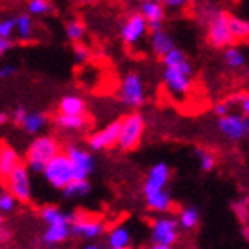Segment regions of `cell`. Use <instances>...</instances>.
Returning <instances> with one entry per match:
<instances>
[{"label":"cell","instance_id":"obj_16","mask_svg":"<svg viewBox=\"0 0 249 249\" xmlns=\"http://www.w3.org/2000/svg\"><path fill=\"white\" fill-rule=\"evenodd\" d=\"M23 156L16 147H12L7 142H0V180H7L19 166H23Z\"/></svg>","mask_w":249,"mask_h":249},{"label":"cell","instance_id":"obj_10","mask_svg":"<svg viewBox=\"0 0 249 249\" xmlns=\"http://www.w3.org/2000/svg\"><path fill=\"white\" fill-rule=\"evenodd\" d=\"M147 36L149 26L139 11H132L124 16V19L120 24V38L124 47L137 49Z\"/></svg>","mask_w":249,"mask_h":249},{"label":"cell","instance_id":"obj_46","mask_svg":"<svg viewBox=\"0 0 249 249\" xmlns=\"http://www.w3.org/2000/svg\"><path fill=\"white\" fill-rule=\"evenodd\" d=\"M140 4H144V2H163V0H137Z\"/></svg>","mask_w":249,"mask_h":249},{"label":"cell","instance_id":"obj_49","mask_svg":"<svg viewBox=\"0 0 249 249\" xmlns=\"http://www.w3.org/2000/svg\"><path fill=\"white\" fill-rule=\"evenodd\" d=\"M126 249H132V248H126Z\"/></svg>","mask_w":249,"mask_h":249},{"label":"cell","instance_id":"obj_13","mask_svg":"<svg viewBox=\"0 0 249 249\" xmlns=\"http://www.w3.org/2000/svg\"><path fill=\"white\" fill-rule=\"evenodd\" d=\"M5 189L14 196L18 202L28 204V202L33 199V180H31L30 170H28L24 164L18 168L12 175L7 177V180H5Z\"/></svg>","mask_w":249,"mask_h":249},{"label":"cell","instance_id":"obj_8","mask_svg":"<svg viewBox=\"0 0 249 249\" xmlns=\"http://www.w3.org/2000/svg\"><path fill=\"white\" fill-rule=\"evenodd\" d=\"M149 235H151L152 244L173 248L180 239V225L177 222V218L171 214L154 216L151 225H149Z\"/></svg>","mask_w":249,"mask_h":249},{"label":"cell","instance_id":"obj_29","mask_svg":"<svg viewBox=\"0 0 249 249\" xmlns=\"http://www.w3.org/2000/svg\"><path fill=\"white\" fill-rule=\"evenodd\" d=\"M90 191H92V185L89 180H73L62 191V196L66 199H83L90 194Z\"/></svg>","mask_w":249,"mask_h":249},{"label":"cell","instance_id":"obj_12","mask_svg":"<svg viewBox=\"0 0 249 249\" xmlns=\"http://www.w3.org/2000/svg\"><path fill=\"white\" fill-rule=\"evenodd\" d=\"M216 128L220 135L229 142H242L249 137V118L232 111L222 118H216Z\"/></svg>","mask_w":249,"mask_h":249},{"label":"cell","instance_id":"obj_43","mask_svg":"<svg viewBox=\"0 0 249 249\" xmlns=\"http://www.w3.org/2000/svg\"><path fill=\"white\" fill-rule=\"evenodd\" d=\"M242 235H244L246 242H248V244H249V223H248V225L242 227Z\"/></svg>","mask_w":249,"mask_h":249},{"label":"cell","instance_id":"obj_38","mask_svg":"<svg viewBox=\"0 0 249 249\" xmlns=\"http://www.w3.org/2000/svg\"><path fill=\"white\" fill-rule=\"evenodd\" d=\"M26 114H28V109L24 107V106H18V107H16L14 111L11 113V121L19 126V124L23 123V120H24V116H26Z\"/></svg>","mask_w":249,"mask_h":249},{"label":"cell","instance_id":"obj_37","mask_svg":"<svg viewBox=\"0 0 249 249\" xmlns=\"http://www.w3.org/2000/svg\"><path fill=\"white\" fill-rule=\"evenodd\" d=\"M213 113L216 114V118H222L225 114L232 113V106H230L229 99H223V101H218L216 104L213 106Z\"/></svg>","mask_w":249,"mask_h":249},{"label":"cell","instance_id":"obj_19","mask_svg":"<svg viewBox=\"0 0 249 249\" xmlns=\"http://www.w3.org/2000/svg\"><path fill=\"white\" fill-rule=\"evenodd\" d=\"M54 124L59 130L66 133H80L85 132L87 128L92 123V118L89 114H83V116H66V114H55L54 116Z\"/></svg>","mask_w":249,"mask_h":249},{"label":"cell","instance_id":"obj_35","mask_svg":"<svg viewBox=\"0 0 249 249\" xmlns=\"http://www.w3.org/2000/svg\"><path fill=\"white\" fill-rule=\"evenodd\" d=\"M233 213L241 220L244 225L249 223V199H239L237 202H233Z\"/></svg>","mask_w":249,"mask_h":249},{"label":"cell","instance_id":"obj_34","mask_svg":"<svg viewBox=\"0 0 249 249\" xmlns=\"http://www.w3.org/2000/svg\"><path fill=\"white\" fill-rule=\"evenodd\" d=\"M73 57L78 64H85V62H89L90 57H92V51H90L89 45L83 42L73 43Z\"/></svg>","mask_w":249,"mask_h":249},{"label":"cell","instance_id":"obj_21","mask_svg":"<svg viewBox=\"0 0 249 249\" xmlns=\"http://www.w3.org/2000/svg\"><path fill=\"white\" fill-rule=\"evenodd\" d=\"M144 202L145 208L156 214H170L171 208H173V197H171L168 189L166 191L144 196Z\"/></svg>","mask_w":249,"mask_h":249},{"label":"cell","instance_id":"obj_15","mask_svg":"<svg viewBox=\"0 0 249 249\" xmlns=\"http://www.w3.org/2000/svg\"><path fill=\"white\" fill-rule=\"evenodd\" d=\"M171 178V170L164 161L154 163L145 173L144 183H142V196L154 194V192L166 191Z\"/></svg>","mask_w":249,"mask_h":249},{"label":"cell","instance_id":"obj_4","mask_svg":"<svg viewBox=\"0 0 249 249\" xmlns=\"http://www.w3.org/2000/svg\"><path fill=\"white\" fill-rule=\"evenodd\" d=\"M62 152L61 142L51 133H42L31 140L30 145L24 152V166L30 170V173L42 175L43 168L47 166L49 161H52L57 154Z\"/></svg>","mask_w":249,"mask_h":249},{"label":"cell","instance_id":"obj_7","mask_svg":"<svg viewBox=\"0 0 249 249\" xmlns=\"http://www.w3.org/2000/svg\"><path fill=\"white\" fill-rule=\"evenodd\" d=\"M42 178L49 187H52L54 191H64L68 185L74 180V171L71 166L70 160L64 152L57 154L52 161L47 163V166L42 171Z\"/></svg>","mask_w":249,"mask_h":249},{"label":"cell","instance_id":"obj_41","mask_svg":"<svg viewBox=\"0 0 249 249\" xmlns=\"http://www.w3.org/2000/svg\"><path fill=\"white\" fill-rule=\"evenodd\" d=\"M12 47H14V42H12V40H5L0 36V57H4Z\"/></svg>","mask_w":249,"mask_h":249},{"label":"cell","instance_id":"obj_22","mask_svg":"<svg viewBox=\"0 0 249 249\" xmlns=\"http://www.w3.org/2000/svg\"><path fill=\"white\" fill-rule=\"evenodd\" d=\"M49 123H51V118L47 116L45 113H40V111H28V114L24 116L23 123H21L19 126L28 135L38 137L45 132Z\"/></svg>","mask_w":249,"mask_h":249},{"label":"cell","instance_id":"obj_25","mask_svg":"<svg viewBox=\"0 0 249 249\" xmlns=\"http://www.w3.org/2000/svg\"><path fill=\"white\" fill-rule=\"evenodd\" d=\"M229 30L235 45L249 42V19L237 14H229Z\"/></svg>","mask_w":249,"mask_h":249},{"label":"cell","instance_id":"obj_17","mask_svg":"<svg viewBox=\"0 0 249 249\" xmlns=\"http://www.w3.org/2000/svg\"><path fill=\"white\" fill-rule=\"evenodd\" d=\"M140 16L144 18V21L149 26V33L156 30L164 28V19H166V7L163 2H144L139 5Z\"/></svg>","mask_w":249,"mask_h":249},{"label":"cell","instance_id":"obj_39","mask_svg":"<svg viewBox=\"0 0 249 249\" xmlns=\"http://www.w3.org/2000/svg\"><path fill=\"white\" fill-rule=\"evenodd\" d=\"M194 0H163V4H164V7H168V9H185V7H189V5L192 4Z\"/></svg>","mask_w":249,"mask_h":249},{"label":"cell","instance_id":"obj_11","mask_svg":"<svg viewBox=\"0 0 249 249\" xmlns=\"http://www.w3.org/2000/svg\"><path fill=\"white\" fill-rule=\"evenodd\" d=\"M62 152L68 156V160L73 166L74 180H89L95 170V158H93L92 151L83 145L68 144L62 149Z\"/></svg>","mask_w":249,"mask_h":249},{"label":"cell","instance_id":"obj_27","mask_svg":"<svg viewBox=\"0 0 249 249\" xmlns=\"http://www.w3.org/2000/svg\"><path fill=\"white\" fill-rule=\"evenodd\" d=\"M199 220H201V213L196 206L189 204V206L180 208L178 214H177V222H178L180 229L185 230V232H191L196 227L199 225Z\"/></svg>","mask_w":249,"mask_h":249},{"label":"cell","instance_id":"obj_48","mask_svg":"<svg viewBox=\"0 0 249 249\" xmlns=\"http://www.w3.org/2000/svg\"><path fill=\"white\" fill-rule=\"evenodd\" d=\"M0 225H2V214H0Z\"/></svg>","mask_w":249,"mask_h":249},{"label":"cell","instance_id":"obj_28","mask_svg":"<svg viewBox=\"0 0 249 249\" xmlns=\"http://www.w3.org/2000/svg\"><path fill=\"white\" fill-rule=\"evenodd\" d=\"M64 35H66V38L70 40L71 43L83 42V38H85V35H87V24L83 23L82 19L73 18V19H70L64 24Z\"/></svg>","mask_w":249,"mask_h":249},{"label":"cell","instance_id":"obj_47","mask_svg":"<svg viewBox=\"0 0 249 249\" xmlns=\"http://www.w3.org/2000/svg\"><path fill=\"white\" fill-rule=\"evenodd\" d=\"M80 2H101V0H80Z\"/></svg>","mask_w":249,"mask_h":249},{"label":"cell","instance_id":"obj_36","mask_svg":"<svg viewBox=\"0 0 249 249\" xmlns=\"http://www.w3.org/2000/svg\"><path fill=\"white\" fill-rule=\"evenodd\" d=\"M14 35H16L14 18H4V19H0V36L5 40H12Z\"/></svg>","mask_w":249,"mask_h":249},{"label":"cell","instance_id":"obj_33","mask_svg":"<svg viewBox=\"0 0 249 249\" xmlns=\"http://www.w3.org/2000/svg\"><path fill=\"white\" fill-rule=\"evenodd\" d=\"M19 202L16 201V197L11 192L5 189V191H0V214H11L12 211H16Z\"/></svg>","mask_w":249,"mask_h":249},{"label":"cell","instance_id":"obj_30","mask_svg":"<svg viewBox=\"0 0 249 249\" xmlns=\"http://www.w3.org/2000/svg\"><path fill=\"white\" fill-rule=\"evenodd\" d=\"M196 158H197V164H199V170L202 173H211V171L216 168V154H214L211 149L206 147H197L196 149Z\"/></svg>","mask_w":249,"mask_h":249},{"label":"cell","instance_id":"obj_18","mask_svg":"<svg viewBox=\"0 0 249 249\" xmlns=\"http://www.w3.org/2000/svg\"><path fill=\"white\" fill-rule=\"evenodd\" d=\"M149 45H151V51L158 57H164L168 52H171L175 49V40L170 35V31H166V28H161V30H156L149 33Z\"/></svg>","mask_w":249,"mask_h":249},{"label":"cell","instance_id":"obj_42","mask_svg":"<svg viewBox=\"0 0 249 249\" xmlns=\"http://www.w3.org/2000/svg\"><path fill=\"white\" fill-rule=\"evenodd\" d=\"M9 121H11V114L2 111V113H0V124H7Z\"/></svg>","mask_w":249,"mask_h":249},{"label":"cell","instance_id":"obj_9","mask_svg":"<svg viewBox=\"0 0 249 249\" xmlns=\"http://www.w3.org/2000/svg\"><path fill=\"white\" fill-rule=\"evenodd\" d=\"M106 232H107V225L101 216L74 211V220L71 223V235L73 237L93 242L101 239Z\"/></svg>","mask_w":249,"mask_h":249},{"label":"cell","instance_id":"obj_31","mask_svg":"<svg viewBox=\"0 0 249 249\" xmlns=\"http://www.w3.org/2000/svg\"><path fill=\"white\" fill-rule=\"evenodd\" d=\"M26 9L31 18H35V16L42 18V16L51 14L54 5H52V0H28Z\"/></svg>","mask_w":249,"mask_h":249},{"label":"cell","instance_id":"obj_5","mask_svg":"<svg viewBox=\"0 0 249 249\" xmlns=\"http://www.w3.org/2000/svg\"><path fill=\"white\" fill-rule=\"evenodd\" d=\"M145 133V118L139 111H130L120 118V139L118 147L123 152H132L142 144Z\"/></svg>","mask_w":249,"mask_h":249},{"label":"cell","instance_id":"obj_45","mask_svg":"<svg viewBox=\"0 0 249 249\" xmlns=\"http://www.w3.org/2000/svg\"><path fill=\"white\" fill-rule=\"evenodd\" d=\"M147 249H173V248H166V246H158V244H151V248Z\"/></svg>","mask_w":249,"mask_h":249},{"label":"cell","instance_id":"obj_40","mask_svg":"<svg viewBox=\"0 0 249 249\" xmlns=\"http://www.w3.org/2000/svg\"><path fill=\"white\" fill-rule=\"evenodd\" d=\"M18 73V68L14 64H4L0 66V80H11L12 76H16Z\"/></svg>","mask_w":249,"mask_h":249},{"label":"cell","instance_id":"obj_24","mask_svg":"<svg viewBox=\"0 0 249 249\" xmlns=\"http://www.w3.org/2000/svg\"><path fill=\"white\" fill-rule=\"evenodd\" d=\"M222 59L227 70L230 71H241L248 64V57H246L244 51L239 45H230L225 51H222Z\"/></svg>","mask_w":249,"mask_h":249},{"label":"cell","instance_id":"obj_3","mask_svg":"<svg viewBox=\"0 0 249 249\" xmlns=\"http://www.w3.org/2000/svg\"><path fill=\"white\" fill-rule=\"evenodd\" d=\"M40 220L45 223L42 242L45 246H57L70 239L74 211H64L61 208L49 204L40 210Z\"/></svg>","mask_w":249,"mask_h":249},{"label":"cell","instance_id":"obj_23","mask_svg":"<svg viewBox=\"0 0 249 249\" xmlns=\"http://www.w3.org/2000/svg\"><path fill=\"white\" fill-rule=\"evenodd\" d=\"M106 241L109 249H126L132 244V230L124 223L114 225L106 232Z\"/></svg>","mask_w":249,"mask_h":249},{"label":"cell","instance_id":"obj_20","mask_svg":"<svg viewBox=\"0 0 249 249\" xmlns=\"http://www.w3.org/2000/svg\"><path fill=\"white\" fill-rule=\"evenodd\" d=\"M57 114H66V116H83V114H89V109H87V101L80 95H64V97L59 99L57 102Z\"/></svg>","mask_w":249,"mask_h":249},{"label":"cell","instance_id":"obj_14","mask_svg":"<svg viewBox=\"0 0 249 249\" xmlns=\"http://www.w3.org/2000/svg\"><path fill=\"white\" fill-rule=\"evenodd\" d=\"M118 139H120V120H114L102 128L89 133L87 147L92 152H104L113 147H118Z\"/></svg>","mask_w":249,"mask_h":249},{"label":"cell","instance_id":"obj_26","mask_svg":"<svg viewBox=\"0 0 249 249\" xmlns=\"http://www.w3.org/2000/svg\"><path fill=\"white\" fill-rule=\"evenodd\" d=\"M16 21V36L19 38V42H31L35 36V21L28 12H21V14L14 16Z\"/></svg>","mask_w":249,"mask_h":249},{"label":"cell","instance_id":"obj_2","mask_svg":"<svg viewBox=\"0 0 249 249\" xmlns=\"http://www.w3.org/2000/svg\"><path fill=\"white\" fill-rule=\"evenodd\" d=\"M199 19L206 28V42L210 47L225 51L227 47L235 45L229 30V12L214 7L213 4H204L199 9Z\"/></svg>","mask_w":249,"mask_h":249},{"label":"cell","instance_id":"obj_32","mask_svg":"<svg viewBox=\"0 0 249 249\" xmlns=\"http://www.w3.org/2000/svg\"><path fill=\"white\" fill-rule=\"evenodd\" d=\"M227 99H229L232 109H237V113L249 118V90L233 93V95H230V97H227Z\"/></svg>","mask_w":249,"mask_h":249},{"label":"cell","instance_id":"obj_1","mask_svg":"<svg viewBox=\"0 0 249 249\" xmlns=\"http://www.w3.org/2000/svg\"><path fill=\"white\" fill-rule=\"evenodd\" d=\"M161 64H163L161 80L168 95L178 102L185 101L194 87L196 71L191 59L187 57L182 49L175 47L164 57H161Z\"/></svg>","mask_w":249,"mask_h":249},{"label":"cell","instance_id":"obj_6","mask_svg":"<svg viewBox=\"0 0 249 249\" xmlns=\"http://www.w3.org/2000/svg\"><path fill=\"white\" fill-rule=\"evenodd\" d=\"M118 99L128 109H140L145 104L147 92H145V83L142 74L137 71H128L121 78L120 87H118Z\"/></svg>","mask_w":249,"mask_h":249},{"label":"cell","instance_id":"obj_44","mask_svg":"<svg viewBox=\"0 0 249 249\" xmlns=\"http://www.w3.org/2000/svg\"><path fill=\"white\" fill-rule=\"evenodd\" d=\"M83 249H102V248L97 244V242H89V244L83 246Z\"/></svg>","mask_w":249,"mask_h":249}]
</instances>
